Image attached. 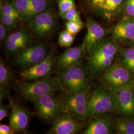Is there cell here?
<instances>
[{
	"label": "cell",
	"mask_w": 134,
	"mask_h": 134,
	"mask_svg": "<svg viewBox=\"0 0 134 134\" xmlns=\"http://www.w3.org/2000/svg\"><path fill=\"white\" fill-rule=\"evenodd\" d=\"M119 47L113 40L102 39L93 49L87 58L88 69L92 76L104 72L113 64Z\"/></svg>",
	"instance_id": "6da1fadb"
},
{
	"label": "cell",
	"mask_w": 134,
	"mask_h": 134,
	"mask_svg": "<svg viewBox=\"0 0 134 134\" xmlns=\"http://www.w3.org/2000/svg\"><path fill=\"white\" fill-rule=\"evenodd\" d=\"M117 102L115 91L106 89L99 85L91 93L88 100V119L94 118L101 115L115 112L117 110Z\"/></svg>",
	"instance_id": "7a4b0ae2"
},
{
	"label": "cell",
	"mask_w": 134,
	"mask_h": 134,
	"mask_svg": "<svg viewBox=\"0 0 134 134\" xmlns=\"http://www.w3.org/2000/svg\"><path fill=\"white\" fill-rule=\"evenodd\" d=\"M90 88L65 93L60 99L63 113H67L78 122H85L88 119Z\"/></svg>",
	"instance_id": "3957f363"
},
{
	"label": "cell",
	"mask_w": 134,
	"mask_h": 134,
	"mask_svg": "<svg viewBox=\"0 0 134 134\" xmlns=\"http://www.w3.org/2000/svg\"><path fill=\"white\" fill-rule=\"evenodd\" d=\"M62 91L71 93L90 88V78L86 68L80 64L59 72Z\"/></svg>",
	"instance_id": "277c9868"
},
{
	"label": "cell",
	"mask_w": 134,
	"mask_h": 134,
	"mask_svg": "<svg viewBox=\"0 0 134 134\" xmlns=\"http://www.w3.org/2000/svg\"><path fill=\"white\" fill-rule=\"evenodd\" d=\"M21 97L28 100H33L42 96L54 94L62 91L58 77H49L43 79L26 81L19 87Z\"/></svg>",
	"instance_id": "5b68a950"
},
{
	"label": "cell",
	"mask_w": 134,
	"mask_h": 134,
	"mask_svg": "<svg viewBox=\"0 0 134 134\" xmlns=\"http://www.w3.org/2000/svg\"><path fill=\"white\" fill-rule=\"evenodd\" d=\"M31 101L37 114L46 121L54 123L63 113L60 100L54 94L42 96Z\"/></svg>",
	"instance_id": "8992f818"
},
{
	"label": "cell",
	"mask_w": 134,
	"mask_h": 134,
	"mask_svg": "<svg viewBox=\"0 0 134 134\" xmlns=\"http://www.w3.org/2000/svg\"><path fill=\"white\" fill-rule=\"evenodd\" d=\"M103 80L110 89L134 85V75L120 63L113 64L103 72Z\"/></svg>",
	"instance_id": "52a82bcc"
},
{
	"label": "cell",
	"mask_w": 134,
	"mask_h": 134,
	"mask_svg": "<svg viewBox=\"0 0 134 134\" xmlns=\"http://www.w3.org/2000/svg\"><path fill=\"white\" fill-rule=\"evenodd\" d=\"M48 48L43 44L32 45L21 51L15 56L14 63L24 70L42 62L47 56Z\"/></svg>",
	"instance_id": "ba28073f"
},
{
	"label": "cell",
	"mask_w": 134,
	"mask_h": 134,
	"mask_svg": "<svg viewBox=\"0 0 134 134\" xmlns=\"http://www.w3.org/2000/svg\"><path fill=\"white\" fill-rule=\"evenodd\" d=\"M57 23L54 14L49 10H46L29 20V26L36 35L45 37L54 31Z\"/></svg>",
	"instance_id": "9c48e42d"
},
{
	"label": "cell",
	"mask_w": 134,
	"mask_h": 134,
	"mask_svg": "<svg viewBox=\"0 0 134 134\" xmlns=\"http://www.w3.org/2000/svg\"><path fill=\"white\" fill-rule=\"evenodd\" d=\"M55 59L52 54L49 53L42 62L24 70L20 75V78L24 81H31L50 77L55 68Z\"/></svg>",
	"instance_id": "30bf717a"
},
{
	"label": "cell",
	"mask_w": 134,
	"mask_h": 134,
	"mask_svg": "<svg viewBox=\"0 0 134 134\" xmlns=\"http://www.w3.org/2000/svg\"><path fill=\"white\" fill-rule=\"evenodd\" d=\"M86 53L85 43L80 45L68 48L64 52L55 59L54 67L59 72L81 64V60Z\"/></svg>",
	"instance_id": "8fae6325"
},
{
	"label": "cell",
	"mask_w": 134,
	"mask_h": 134,
	"mask_svg": "<svg viewBox=\"0 0 134 134\" xmlns=\"http://www.w3.org/2000/svg\"><path fill=\"white\" fill-rule=\"evenodd\" d=\"M30 36L27 30L21 27L14 32L5 39V53L9 56H15L21 51L27 47Z\"/></svg>",
	"instance_id": "7c38bea8"
},
{
	"label": "cell",
	"mask_w": 134,
	"mask_h": 134,
	"mask_svg": "<svg viewBox=\"0 0 134 134\" xmlns=\"http://www.w3.org/2000/svg\"><path fill=\"white\" fill-rule=\"evenodd\" d=\"M117 110L124 116H134V85L114 90Z\"/></svg>",
	"instance_id": "4fadbf2b"
},
{
	"label": "cell",
	"mask_w": 134,
	"mask_h": 134,
	"mask_svg": "<svg viewBox=\"0 0 134 134\" xmlns=\"http://www.w3.org/2000/svg\"><path fill=\"white\" fill-rule=\"evenodd\" d=\"M81 129L80 122L67 113H62L54 122L53 126L47 134H77Z\"/></svg>",
	"instance_id": "5bb4252c"
},
{
	"label": "cell",
	"mask_w": 134,
	"mask_h": 134,
	"mask_svg": "<svg viewBox=\"0 0 134 134\" xmlns=\"http://www.w3.org/2000/svg\"><path fill=\"white\" fill-rule=\"evenodd\" d=\"M86 28L87 33L83 42L86 53L89 54L103 39L106 34V31L100 24L91 19L86 20Z\"/></svg>",
	"instance_id": "9a60e30c"
},
{
	"label": "cell",
	"mask_w": 134,
	"mask_h": 134,
	"mask_svg": "<svg viewBox=\"0 0 134 134\" xmlns=\"http://www.w3.org/2000/svg\"><path fill=\"white\" fill-rule=\"evenodd\" d=\"M11 113L9 125L15 133H21L27 129L30 117L29 113L24 107L10 102Z\"/></svg>",
	"instance_id": "2e32d148"
},
{
	"label": "cell",
	"mask_w": 134,
	"mask_h": 134,
	"mask_svg": "<svg viewBox=\"0 0 134 134\" xmlns=\"http://www.w3.org/2000/svg\"><path fill=\"white\" fill-rule=\"evenodd\" d=\"M112 36L119 42L134 40V19L129 16L123 18L113 27Z\"/></svg>",
	"instance_id": "e0dca14e"
},
{
	"label": "cell",
	"mask_w": 134,
	"mask_h": 134,
	"mask_svg": "<svg viewBox=\"0 0 134 134\" xmlns=\"http://www.w3.org/2000/svg\"><path fill=\"white\" fill-rule=\"evenodd\" d=\"M112 120L104 114L94 118L83 131V134H109L111 133Z\"/></svg>",
	"instance_id": "ac0fdd59"
},
{
	"label": "cell",
	"mask_w": 134,
	"mask_h": 134,
	"mask_svg": "<svg viewBox=\"0 0 134 134\" xmlns=\"http://www.w3.org/2000/svg\"><path fill=\"white\" fill-rule=\"evenodd\" d=\"M114 128L118 134H134V117L124 116L115 120Z\"/></svg>",
	"instance_id": "d6986e66"
},
{
	"label": "cell",
	"mask_w": 134,
	"mask_h": 134,
	"mask_svg": "<svg viewBox=\"0 0 134 134\" xmlns=\"http://www.w3.org/2000/svg\"><path fill=\"white\" fill-rule=\"evenodd\" d=\"M48 5V0H29V9L24 19L30 20L46 10Z\"/></svg>",
	"instance_id": "ffe728a7"
},
{
	"label": "cell",
	"mask_w": 134,
	"mask_h": 134,
	"mask_svg": "<svg viewBox=\"0 0 134 134\" xmlns=\"http://www.w3.org/2000/svg\"><path fill=\"white\" fill-rule=\"evenodd\" d=\"M124 0H105L102 11L106 19H112L117 13Z\"/></svg>",
	"instance_id": "44dd1931"
},
{
	"label": "cell",
	"mask_w": 134,
	"mask_h": 134,
	"mask_svg": "<svg viewBox=\"0 0 134 134\" xmlns=\"http://www.w3.org/2000/svg\"><path fill=\"white\" fill-rule=\"evenodd\" d=\"M121 63L134 75V47L126 49L121 53Z\"/></svg>",
	"instance_id": "7402d4cb"
},
{
	"label": "cell",
	"mask_w": 134,
	"mask_h": 134,
	"mask_svg": "<svg viewBox=\"0 0 134 134\" xmlns=\"http://www.w3.org/2000/svg\"><path fill=\"white\" fill-rule=\"evenodd\" d=\"M13 77V73L2 59L0 61V85L6 86Z\"/></svg>",
	"instance_id": "603a6c76"
},
{
	"label": "cell",
	"mask_w": 134,
	"mask_h": 134,
	"mask_svg": "<svg viewBox=\"0 0 134 134\" xmlns=\"http://www.w3.org/2000/svg\"><path fill=\"white\" fill-rule=\"evenodd\" d=\"M75 36L66 29L61 32L58 37V43L59 45L62 47L69 48L74 42Z\"/></svg>",
	"instance_id": "cb8c5ba5"
},
{
	"label": "cell",
	"mask_w": 134,
	"mask_h": 134,
	"mask_svg": "<svg viewBox=\"0 0 134 134\" xmlns=\"http://www.w3.org/2000/svg\"><path fill=\"white\" fill-rule=\"evenodd\" d=\"M1 14L10 15L16 17L19 19H22L20 14L15 9L12 1L5 2L2 5H1Z\"/></svg>",
	"instance_id": "d4e9b609"
},
{
	"label": "cell",
	"mask_w": 134,
	"mask_h": 134,
	"mask_svg": "<svg viewBox=\"0 0 134 134\" xmlns=\"http://www.w3.org/2000/svg\"><path fill=\"white\" fill-rule=\"evenodd\" d=\"M11 1L22 19H24L29 9V0H12Z\"/></svg>",
	"instance_id": "484cf974"
},
{
	"label": "cell",
	"mask_w": 134,
	"mask_h": 134,
	"mask_svg": "<svg viewBox=\"0 0 134 134\" xmlns=\"http://www.w3.org/2000/svg\"><path fill=\"white\" fill-rule=\"evenodd\" d=\"M58 6L59 14L61 16L69 10L76 8L74 0H58Z\"/></svg>",
	"instance_id": "4316f807"
},
{
	"label": "cell",
	"mask_w": 134,
	"mask_h": 134,
	"mask_svg": "<svg viewBox=\"0 0 134 134\" xmlns=\"http://www.w3.org/2000/svg\"><path fill=\"white\" fill-rule=\"evenodd\" d=\"M62 17L64 19L68 21H75L81 24H83L80 17V15L76 9V8H72L71 9L69 10L63 15Z\"/></svg>",
	"instance_id": "83f0119b"
},
{
	"label": "cell",
	"mask_w": 134,
	"mask_h": 134,
	"mask_svg": "<svg viewBox=\"0 0 134 134\" xmlns=\"http://www.w3.org/2000/svg\"><path fill=\"white\" fill-rule=\"evenodd\" d=\"M19 19L8 14H1V23L7 27H14Z\"/></svg>",
	"instance_id": "f1b7e54d"
},
{
	"label": "cell",
	"mask_w": 134,
	"mask_h": 134,
	"mask_svg": "<svg viewBox=\"0 0 134 134\" xmlns=\"http://www.w3.org/2000/svg\"><path fill=\"white\" fill-rule=\"evenodd\" d=\"M83 24L75 21H69L66 24V30L70 33L76 35L82 29Z\"/></svg>",
	"instance_id": "f546056e"
},
{
	"label": "cell",
	"mask_w": 134,
	"mask_h": 134,
	"mask_svg": "<svg viewBox=\"0 0 134 134\" xmlns=\"http://www.w3.org/2000/svg\"><path fill=\"white\" fill-rule=\"evenodd\" d=\"M125 10L128 16L134 17V0H127L125 4Z\"/></svg>",
	"instance_id": "4dcf8cb0"
},
{
	"label": "cell",
	"mask_w": 134,
	"mask_h": 134,
	"mask_svg": "<svg viewBox=\"0 0 134 134\" xmlns=\"http://www.w3.org/2000/svg\"><path fill=\"white\" fill-rule=\"evenodd\" d=\"M89 3L95 10H102L105 0H88Z\"/></svg>",
	"instance_id": "1f68e13d"
},
{
	"label": "cell",
	"mask_w": 134,
	"mask_h": 134,
	"mask_svg": "<svg viewBox=\"0 0 134 134\" xmlns=\"http://www.w3.org/2000/svg\"><path fill=\"white\" fill-rule=\"evenodd\" d=\"M11 104L10 103L8 105H3L1 104L0 106V121H2L9 114Z\"/></svg>",
	"instance_id": "d6a6232c"
},
{
	"label": "cell",
	"mask_w": 134,
	"mask_h": 134,
	"mask_svg": "<svg viewBox=\"0 0 134 134\" xmlns=\"http://www.w3.org/2000/svg\"><path fill=\"white\" fill-rule=\"evenodd\" d=\"M15 132L10 125L5 124L0 125V134H13Z\"/></svg>",
	"instance_id": "836d02e7"
},
{
	"label": "cell",
	"mask_w": 134,
	"mask_h": 134,
	"mask_svg": "<svg viewBox=\"0 0 134 134\" xmlns=\"http://www.w3.org/2000/svg\"><path fill=\"white\" fill-rule=\"evenodd\" d=\"M6 35V26L2 23L0 24V40L2 41L5 38Z\"/></svg>",
	"instance_id": "e575fe53"
},
{
	"label": "cell",
	"mask_w": 134,
	"mask_h": 134,
	"mask_svg": "<svg viewBox=\"0 0 134 134\" xmlns=\"http://www.w3.org/2000/svg\"><path fill=\"white\" fill-rule=\"evenodd\" d=\"M5 86H1L0 89V101L1 103H2V101L3 100L5 96H6L7 91L5 88Z\"/></svg>",
	"instance_id": "d590c367"
},
{
	"label": "cell",
	"mask_w": 134,
	"mask_h": 134,
	"mask_svg": "<svg viewBox=\"0 0 134 134\" xmlns=\"http://www.w3.org/2000/svg\"><path fill=\"white\" fill-rule=\"evenodd\" d=\"M132 46H133V47H134V40L133 41V43H132Z\"/></svg>",
	"instance_id": "8d00e7d4"
}]
</instances>
